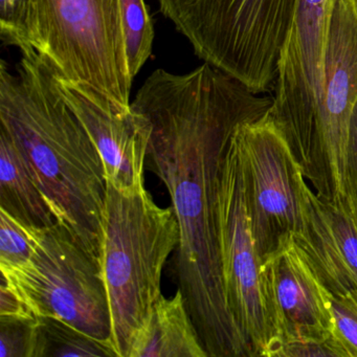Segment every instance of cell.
Masks as SVG:
<instances>
[{"label": "cell", "mask_w": 357, "mask_h": 357, "mask_svg": "<svg viewBox=\"0 0 357 357\" xmlns=\"http://www.w3.org/2000/svg\"><path fill=\"white\" fill-rule=\"evenodd\" d=\"M271 103L206 62L183 75L156 70L131 102L149 123L148 167L166 187L179 227L178 289L208 357H252L225 296L219 183L236 128L262 118Z\"/></svg>", "instance_id": "cell-1"}, {"label": "cell", "mask_w": 357, "mask_h": 357, "mask_svg": "<svg viewBox=\"0 0 357 357\" xmlns=\"http://www.w3.org/2000/svg\"><path fill=\"white\" fill-rule=\"evenodd\" d=\"M20 53L16 74L5 60L0 64V130L22 154L56 221L99 262L103 160L49 60L34 49Z\"/></svg>", "instance_id": "cell-2"}, {"label": "cell", "mask_w": 357, "mask_h": 357, "mask_svg": "<svg viewBox=\"0 0 357 357\" xmlns=\"http://www.w3.org/2000/svg\"><path fill=\"white\" fill-rule=\"evenodd\" d=\"M178 244L172 206H158L146 188L123 191L107 181L99 262L114 357H128L133 337L162 296V271Z\"/></svg>", "instance_id": "cell-3"}, {"label": "cell", "mask_w": 357, "mask_h": 357, "mask_svg": "<svg viewBox=\"0 0 357 357\" xmlns=\"http://www.w3.org/2000/svg\"><path fill=\"white\" fill-rule=\"evenodd\" d=\"M204 62L258 93L271 91L298 0H158Z\"/></svg>", "instance_id": "cell-4"}, {"label": "cell", "mask_w": 357, "mask_h": 357, "mask_svg": "<svg viewBox=\"0 0 357 357\" xmlns=\"http://www.w3.org/2000/svg\"><path fill=\"white\" fill-rule=\"evenodd\" d=\"M29 34L64 78L131 108L121 0H30Z\"/></svg>", "instance_id": "cell-5"}, {"label": "cell", "mask_w": 357, "mask_h": 357, "mask_svg": "<svg viewBox=\"0 0 357 357\" xmlns=\"http://www.w3.org/2000/svg\"><path fill=\"white\" fill-rule=\"evenodd\" d=\"M1 281L37 317L64 321L110 349L112 319L99 262L63 225L41 227L31 260L1 271Z\"/></svg>", "instance_id": "cell-6"}, {"label": "cell", "mask_w": 357, "mask_h": 357, "mask_svg": "<svg viewBox=\"0 0 357 357\" xmlns=\"http://www.w3.org/2000/svg\"><path fill=\"white\" fill-rule=\"evenodd\" d=\"M235 132L223 160L218 194L219 244L225 296L252 357H277L283 344L271 315L262 260L252 235Z\"/></svg>", "instance_id": "cell-7"}, {"label": "cell", "mask_w": 357, "mask_h": 357, "mask_svg": "<svg viewBox=\"0 0 357 357\" xmlns=\"http://www.w3.org/2000/svg\"><path fill=\"white\" fill-rule=\"evenodd\" d=\"M332 0H298L278 60L268 116L281 129L304 176L312 166Z\"/></svg>", "instance_id": "cell-8"}, {"label": "cell", "mask_w": 357, "mask_h": 357, "mask_svg": "<svg viewBox=\"0 0 357 357\" xmlns=\"http://www.w3.org/2000/svg\"><path fill=\"white\" fill-rule=\"evenodd\" d=\"M255 243L261 260L304 225L310 189L285 135L268 114L236 129Z\"/></svg>", "instance_id": "cell-9"}, {"label": "cell", "mask_w": 357, "mask_h": 357, "mask_svg": "<svg viewBox=\"0 0 357 357\" xmlns=\"http://www.w3.org/2000/svg\"><path fill=\"white\" fill-rule=\"evenodd\" d=\"M357 101V0H332L312 166L306 179L319 197L344 198L351 118Z\"/></svg>", "instance_id": "cell-10"}, {"label": "cell", "mask_w": 357, "mask_h": 357, "mask_svg": "<svg viewBox=\"0 0 357 357\" xmlns=\"http://www.w3.org/2000/svg\"><path fill=\"white\" fill-rule=\"evenodd\" d=\"M262 273L283 346L294 342H326L335 336L331 294L294 236L284 237L263 259Z\"/></svg>", "instance_id": "cell-11"}, {"label": "cell", "mask_w": 357, "mask_h": 357, "mask_svg": "<svg viewBox=\"0 0 357 357\" xmlns=\"http://www.w3.org/2000/svg\"><path fill=\"white\" fill-rule=\"evenodd\" d=\"M55 72L66 102L101 155L106 181L123 191L144 189L150 137L147 119L132 107H120L93 87Z\"/></svg>", "instance_id": "cell-12"}, {"label": "cell", "mask_w": 357, "mask_h": 357, "mask_svg": "<svg viewBox=\"0 0 357 357\" xmlns=\"http://www.w3.org/2000/svg\"><path fill=\"white\" fill-rule=\"evenodd\" d=\"M294 238L330 294L357 291V225L344 198L329 202L310 188L304 225Z\"/></svg>", "instance_id": "cell-13"}, {"label": "cell", "mask_w": 357, "mask_h": 357, "mask_svg": "<svg viewBox=\"0 0 357 357\" xmlns=\"http://www.w3.org/2000/svg\"><path fill=\"white\" fill-rule=\"evenodd\" d=\"M128 357H208L181 290L158 298L133 337Z\"/></svg>", "instance_id": "cell-14"}, {"label": "cell", "mask_w": 357, "mask_h": 357, "mask_svg": "<svg viewBox=\"0 0 357 357\" xmlns=\"http://www.w3.org/2000/svg\"><path fill=\"white\" fill-rule=\"evenodd\" d=\"M0 208L32 227H49L57 222L22 154L1 130Z\"/></svg>", "instance_id": "cell-15"}, {"label": "cell", "mask_w": 357, "mask_h": 357, "mask_svg": "<svg viewBox=\"0 0 357 357\" xmlns=\"http://www.w3.org/2000/svg\"><path fill=\"white\" fill-rule=\"evenodd\" d=\"M129 74L135 80L152 55L154 26L145 0H121Z\"/></svg>", "instance_id": "cell-16"}, {"label": "cell", "mask_w": 357, "mask_h": 357, "mask_svg": "<svg viewBox=\"0 0 357 357\" xmlns=\"http://www.w3.org/2000/svg\"><path fill=\"white\" fill-rule=\"evenodd\" d=\"M45 338V357L114 356L103 342L75 329L64 321L41 317Z\"/></svg>", "instance_id": "cell-17"}, {"label": "cell", "mask_w": 357, "mask_h": 357, "mask_svg": "<svg viewBox=\"0 0 357 357\" xmlns=\"http://www.w3.org/2000/svg\"><path fill=\"white\" fill-rule=\"evenodd\" d=\"M40 229L0 208V271H14L31 260Z\"/></svg>", "instance_id": "cell-18"}, {"label": "cell", "mask_w": 357, "mask_h": 357, "mask_svg": "<svg viewBox=\"0 0 357 357\" xmlns=\"http://www.w3.org/2000/svg\"><path fill=\"white\" fill-rule=\"evenodd\" d=\"M0 357H45L41 317L0 319Z\"/></svg>", "instance_id": "cell-19"}, {"label": "cell", "mask_w": 357, "mask_h": 357, "mask_svg": "<svg viewBox=\"0 0 357 357\" xmlns=\"http://www.w3.org/2000/svg\"><path fill=\"white\" fill-rule=\"evenodd\" d=\"M30 0H0V36L20 51L33 49L29 34Z\"/></svg>", "instance_id": "cell-20"}, {"label": "cell", "mask_w": 357, "mask_h": 357, "mask_svg": "<svg viewBox=\"0 0 357 357\" xmlns=\"http://www.w3.org/2000/svg\"><path fill=\"white\" fill-rule=\"evenodd\" d=\"M335 337L346 357H357V291L332 296Z\"/></svg>", "instance_id": "cell-21"}, {"label": "cell", "mask_w": 357, "mask_h": 357, "mask_svg": "<svg viewBox=\"0 0 357 357\" xmlns=\"http://www.w3.org/2000/svg\"><path fill=\"white\" fill-rule=\"evenodd\" d=\"M344 192V202L357 225V101L351 118Z\"/></svg>", "instance_id": "cell-22"}, {"label": "cell", "mask_w": 357, "mask_h": 357, "mask_svg": "<svg viewBox=\"0 0 357 357\" xmlns=\"http://www.w3.org/2000/svg\"><path fill=\"white\" fill-rule=\"evenodd\" d=\"M346 357L335 336L326 342H287L277 357Z\"/></svg>", "instance_id": "cell-23"}]
</instances>
